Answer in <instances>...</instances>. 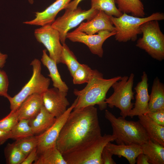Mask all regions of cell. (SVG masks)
Wrapping results in <instances>:
<instances>
[{
	"label": "cell",
	"instance_id": "1",
	"mask_svg": "<svg viewBox=\"0 0 164 164\" xmlns=\"http://www.w3.org/2000/svg\"><path fill=\"white\" fill-rule=\"evenodd\" d=\"M97 108L93 106L73 109L56 140L63 154L85 145L101 136Z\"/></svg>",
	"mask_w": 164,
	"mask_h": 164
},
{
	"label": "cell",
	"instance_id": "2",
	"mask_svg": "<svg viewBox=\"0 0 164 164\" xmlns=\"http://www.w3.org/2000/svg\"><path fill=\"white\" fill-rule=\"evenodd\" d=\"M121 77L118 76L109 79L103 78V74L98 70L92 79L82 90L74 89L73 93L77 96V101L73 109H78L95 105L102 110L106 108L107 93L115 82Z\"/></svg>",
	"mask_w": 164,
	"mask_h": 164
},
{
	"label": "cell",
	"instance_id": "3",
	"mask_svg": "<svg viewBox=\"0 0 164 164\" xmlns=\"http://www.w3.org/2000/svg\"><path fill=\"white\" fill-rule=\"evenodd\" d=\"M104 117L110 123L112 135L118 145H141L149 139L144 128L139 121H128L122 116L116 118L105 110Z\"/></svg>",
	"mask_w": 164,
	"mask_h": 164
},
{
	"label": "cell",
	"instance_id": "4",
	"mask_svg": "<svg viewBox=\"0 0 164 164\" xmlns=\"http://www.w3.org/2000/svg\"><path fill=\"white\" fill-rule=\"evenodd\" d=\"M112 135L105 134L79 148L63 155L67 164H102V152L109 142L114 141Z\"/></svg>",
	"mask_w": 164,
	"mask_h": 164
},
{
	"label": "cell",
	"instance_id": "5",
	"mask_svg": "<svg viewBox=\"0 0 164 164\" xmlns=\"http://www.w3.org/2000/svg\"><path fill=\"white\" fill-rule=\"evenodd\" d=\"M164 19L163 13H153L146 17H137L123 13L118 17L111 16V19L115 28V40L119 42H126L135 41L137 36L141 33V25L150 20H162Z\"/></svg>",
	"mask_w": 164,
	"mask_h": 164
},
{
	"label": "cell",
	"instance_id": "6",
	"mask_svg": "<svg viewBox=\"0 0 164 164\" xmlns=\"http://www.w3.org/2000/svg\"><path fill=\"white\" fill-rule=\"evenodd\" d=\"M158 21L150 20L141 25L142 36L138 40L136 46L144 50L152 58L162 61L164 59V35Z\"/></svg>",
	"mask_w": 164,
	"mask_h": 164
},
{
	"label": "cell",
	"instance_id": "7",
	"mask_svg": "<svg viewBox=\"0 0 164 164\" xmlns=\"http://www.w3.org/2000/svg\"><path fill=\"white\" fill-rule=\"evenodd\" d=\"M32 73L28 82L21 90L13 97L7 99L10 104L11 111H16L23 101L29 96L35 94H43L49 88L50 79L41 73V65L40 60L35 59L31 62Z\"/></svg>",
	"mask_w": 164,
	"mask_h": 164
},
{
	"label": "cell",
	"instance_id": "8",
	"mask_svg": "<svg viewBox=\"0 0 164 164\" xmlns=\"http://www.w3.org/2000/svg\"><path fill=\"white\" fill-rule=\"evenodd\" d=\"M135 75L131 73L129 77L124 76L115 82L111 87L114 92L109 97L105 99V103L111 108L114 107L120 110V115L126 118L133 108L134 93L132 91Z\"/></svg>",
	"mask_w": 164,
	"mask_h": 164
},
{
	"label": "cell",
	"instance_id": "9",
	"mask_svg": "<svg viewBox=\"0 0 164 164\" xmlns=\"http://www.w3.org/2000/svg\"><path fill=\"white\" fill-rule=\"evenodd\" d=\"M65 9L64 14L55 19L51 25L59 32L60 41L62 44L65 43L67 34L70 30L85 20L91 19L99 11L91 8L88 10H83L80 7L73 10Z\"/></svg>",
	"mask_w": 164,
	"mask_h": 164
},
{
	"label": "cell",
	"instance_id": "10",
	"mask_svg": "<svg viewBox=\"0 0 164 164\" xmlns=\"http://www.w3.org/2000/svg\"><path fill=\"white\" fill-rule=\"evenodd\" d=\"M51 24H47L35 29L34 36L37 40L43 44L48 51L49 56L56 63H61L62 45L59 32Z\"/></svg>",
	"mask_w": 164,
	"mask_h": 164
},
{
	"label": "cell",
	"instance_id": "11",
	"mask_svg": "<svg viewBox=\"0 0 164 164\" xmlns=\"http://www.w3.org/2000/svg\"><path fill=\"white\" fill-rule=\"evenodd\" d=\"M97 34L88 35L84 32L73 31L68 32L67 38L74 42H79L85 44L93 54L101 58L103 55L102 46L104 41L109 37L114 35L115 31L103 30Z\"/></svg>",
	"mask_w": 164,
	"mask_h": 164
},
{
	"label": "cell",
	"instance_id": "12",
	"mask_svg": "<svg viewBox=\"0 0 164 164\" xmlns=\"http://www.w3.org/2000/svg\"><path fill=\"white\" fill-rule=\"evenodd\" d=\"M77 101L76 98L65 112L56 118L55 122L51 127L43 133L38 135L37 155L47 149L56 146V140L61 130L70 114L74 108Z\"/></svg>",
	"mask_w": 164,
	"mask_h": 164
},
{
	"label": "cell",
	"instance_id": "13",
	"mask_svg": "<svg viewBox=\"0 0 164 164\" xmlns=\"http://www.w3.org/2000/svg\"><path fill=\"white\" fill-rule=\"evenodd\" d=\"M67 92L55 87L48 88L43 94V105L51 114L57 118L67 111L69 102L66 97Z\"/></svg>",
	"mask_w": 164,
	"mask_h": 164
},
{
	"label": "cell",
	"instance_id": "14",
	"mask_svg": "<svg viewBox=\"0 0 164 164\" xmlns=\"http://www.w3.org/2000/svg\"><path fill=\"white\" fill-rule=\"evenodd\" d=\"M148 78L145 71L143 72L141 80L134 88L135 101L134 107L131 110L128 116L132 118L135 116L144 114L148 111L149 95L148 93Z\"/></svg>",
	"mask_w": 164,
	"mask_h": 164
},
{
	"label": "cell",
	"instance_id": "15",
	"mask_svg": "<svg viewBox=\"0 0 164 164\" xmlns=\"http://www.w3.org/2000/svg\"><path fill=\"white\" fill-rule=\"evenodd\" d=\"M111 16L102 11H99L91 19L85 22H82L74 30L83 32L88 35L94 34L103 30L115 31Z\"/></svg>",
	"mask_w": 164,
	"mask_h": 164
},
{
	"label": "cell",
	"instance_id": "16",
	"mask_svg": "<svg viewBox=\"0 0 164 164\" xmlns=\"http://www.w3.org/2000/svg\"><path fill=\"white\" fill-rule=\"evenodd\" d=\"M71 0H56L43 11L36 12L35 17L32 20L24 22L23 23L41 26L51 24L59 12L65 9Z\"/></svg>",
	"mask_w": 164,
	"mask_h": 164
},
{
	"label": "cell",
	"instance_id": "17",
	"mask_svg": "<svg viewBox=\"0 0 164 164\" xmlns=\"http://www.w3.org/2000/svg\"><path fill=\"white\" fill-rule=\"evenodd\" d=\"M43 94H35L27 97L17 110L19 120L34 117L43 106Z\"/></svg>",
	"mask_w": 164,
	"mask_h": 164
},
{
	"label": "cell",
	"instance_id": "18",
	"mask_svg": "<svg viewBox=\"0 0 164 164\" xmlns=\"http://www.w3.org/2000/svg\"><path fill=\"white\" fill-rule=\"evenodd\" d=\"M105 148L113 155L125 158L130 164H135L138 155L142 153L140 145H115L109 142Z\"/></svg>",
	"mask_w": 164,
	"mask_h": 164
},
{
	"label": "cell",
	"instance_id": "19",
	"mask_svg": "<svg viewBox=\"0 0 164 164\" xmlns=\"http://www.w3.org/2000/svg\"><path fill=\"white\" fill-rule=\"evenodd\" d=\"M56 119V118L50 113L43 105L38 113L29 120V124L33 134L38 135L51 127Z\"/></svg>",
	"mask_w": 164,
	"mask_h": 164
},
{
	"label": "cell",
	"instance_id": "20",
	"mask_svg": "<svg viewBox=\"0 0 164 164\" xmlns=\"http://www.w3.org/2000/svg\"><path fill=\"white\" fill-rule=\"evenodd\" d=\"M138 117L149 139L164 146V126L155 122L145 114Z\"/></svg>",
	"mask_w": 164,
	"mask_h": 164
},
{
	"label": "cell",
	"instance_id": "21",
	"mask_svg": "<svg viewBox=\"0 0 164 164\" xmlns=\"http://www.w3.org/2000/svg\"><path fill=\"white\" fill-rule=\"evenodd\" d=\"M41 60L49 71L48 76L51 78L54 87L60 91L67 92L69 88L61 78L57 67V64L47 55V50L46 49L43 50Z\"/></svg>",
	"mask_w": 164,
	"mask_h": 164
},
{
	"label": "cell",
	"instance_id": "22",
	"mask_svg": "<svg viewBox=\"0 0 164 164\" xmlns=\"http://www.w3.org/2000/svg\"><path fill=\"white\" fill-rule=\"evenodd\" d=\"M164 109V85L158 77L154 79L149 95L148 111Z\"/></svg>",
	"mask_w": 164,
	"mask_h": 164
},
{
	"label": "cell",
	"instance_id": "23",
	"mask_svg": "<svg viewBox=\"0 0 164 164\" xmlns=\"http://www.w3.org/2000/svg\"><path fill=\"white\" fill-rule=\"evenodd\" d=\"M142 153L147 156L150 164H164V146L150 139L141 145Z\"/></svg>",
	"mask_w": 164,
	"mask_h": 164
},
{
	"label": "cell",
	"instance_id": "24",
	"mask_svg": "<svg viewBox=\"0 0 164 164\" xmlns=\"http://www.w3.org/2000/svg\"><path fill=\"white\" fill-rule=\"evenodd\" d=\"M34 164H67L56 146L47 149L38 155Z\"/></svg>",
	"mask_w": 164,
	"mask_h": 164
},
{
	"label": "cell",
	"instance_id": "25",
	"mask_svg": "<svg viewBox=\"0 0 164 164\" xmlns=\"http://www.w3.org/2000/svg\"><path fill=\"white\" fill-rule=\"evenodd\" d=\"M118 9L122 13H131L133 16L143 17L144 5L140 0H116Z\"/></svg>",
	"mask_w": 164,
	"mask_h": 164
},
{
	"label": "cell",
	"instance_id": "26",
	"mask_svg": "<svg viewBox=\"0 0 164 164\" xmlns=\"http://www.w3.org/2000/svg\"><path fill=\"white\" fill-rule=\"evenodd\" d=\"M91 0V8L102 11L109 16L118 17L123 13L116 7V0Z\"/></svg>",
	"mask_w": 164,
	"mask_h": 164
},
{
	"label": "cell",
	"instance_id": "27",
	"mask_svg": "<svg viewBox=\"0 0 164 164\" xmlns=\"http://www.w3.org/2000/svg\"><path fill=\"white\" fill-rule=\"evenodd\" d=\"M4 152L6 162L8 164H21L26 156L15 142L8 143Z\"/></svg>",
	"mask_w": 164,
	"mask_h": 164
},
{
	"label": "cell",
	"instance_id": "28",
	"mask_svg": "<svg viewBox=\"0 0 164 164\" xmlns=\"http://www.w3.org/2000/svg\"><path fill=\"white\" fill-rule=\"evenodd\" d=\"M92 70L87 65L80 64L72 76L75 84L88 83L93 78L97 71Z\"/></svg>",
	"mask_w": 164,
	"mask_h": 164
},
{
	"label": "cell",
	"instance_id": "29",
	"mask_svg": "<svg viewBox=\"0 0 164 164\" xmlns=\"http://www.w3.org/2000/svg\"><path fill=\"white\" fill-rule=\"evenodd\" d=\"M10 132V138L16 140L34 135L29 124V119L19 120Z\"/></svg>",
	"mask_w": 164,
	"mask_h": 164
},
{
	"label": "cell",
	"instance_id": "30",
	"mask_svg": "<svg viewBox=\"0 0 164 164\" xmlns=\"http://www.w3.org/2000/svg\"><path fill=\"white\" fill-rule=\"evenodd\" d=\"M62 44L61 63L66 65L72 76L80 63L67 44L65 43Z\"/></svg>",
	"mask_w": 164,
	"mask_h": 164
},
{
	"label": "cell",
	"instance_id": "31",
	"mask_svg": "<svg viewBox=\"0 0 164 164\" xmlns=\"http://www.w3.org/2000/svg\"><path fill=\"white\" fill-rule=\"evenodd\" d=\"M24 154L27 156L38 144V135H33L16 140L15 142Z\"/></svg>",
	"mask_w": 164,
	"mask_h": 164
},
{
	"label": "cell",
	"instance_id": "32",
	"mask_svg": "<svg viewBox=\"0 0 164 164\" xmlns=\"http://www.w3.org/2000/svg\"><path fill=\"white\" fill-rule=\"evenodd\" d=\"M19 121L17 110L10 112L6 116L0 120V130L10 132Z\"/></svg>",
	"mask_w": 164,
	"mask_h": 164
},
{
	"label": "cell",
	"instance_id": "33",
	"mask_svg": "<svg viewBox=\"0 0 164 164\" xmlns=\"http://www.w3.org/2000/svg\"><path fill=\"white\" fill-rule=\"evenodd\" d=\"M9 80L6 73L4 70H0V96L8 98L10 96L7 92Z\"/></svg>",
	"mask_w": 164,
	"mask_h": 164
},
{
	"label": "cell",
	"instance_id": "34",
	"mask_svg": "<svg viewBox=\"0 0 164 164\" xmlns=\"http://www.w3.org/2000/svg\"><path fill=\"white\" fill-rule=\"evenodd\" d=\"M156 123L164 126V109L153 112H148L145 114Z\"/></svg>",
	"mask_w": 164,
	"mask_h": 164
},
{
	"label": "cell",
	"instance_id": "35",
	"mask_svg": "<svg viewBox=\"0 0 164 164\" xmlns=\"http://www.w3.org/2000/svg\"><path fill=\"white\" fill-rule=\"evenodd\" d=\"M113 155L105 147L101 154V160L102 164H116V163L113 159Z\"/></svg>",
	"mask_w": 164,
	"mask_h": 164
},
{
	"label": "cell",
	"instance_id": "36",
	"mask_svg": "<svg viewBox=\"0 0 164 164\" xmlns=\"http://www.w3.org/2000/svg\"><path fill=\"white\" fill-rule=\"evenodd\" d=\"M37 156V148L34 149L26 157L21 164H31L36 160Z\"/></svg>",
	"mask_w": 164,
	"mask_h": 164
},
{
	"label": "cell",
	"instance_id": "37",
	"mask_svg": "<svg viewBox=\"0 0 164 164\" xmlns=\"http://www.w3.org/2000/svg\"><path fill=\"white\" fill-rule=\"evenodd\" d=\"M137 164H149V159L146 155L142 153L139 154L136 159Z\"/></svg>",
	"mask_w": 164,
	"mask_h": 164
},
{
	"label": "cell",
	"instance_id": "38",
	"mask_svg": "<svg viewBox=\"0 0 164 164\" xmlns=\"http://www.w3.org/2000/svg\"><path fill=\"white\" fill-rule=\"evenodd\" d=\"M10 138V132L0 130V145L3 144L9 139Z\"/></svg>",
	"mask_w": 164,
	"mask_h": 164
},
{
	"label": "cell",
	"instance_id": "39",
	"mask_svg": "<svg viewBox=\"0 0 164 164\" xmlns=\"http://www.w3.org/2000/svg\"><path fill=\"white\" fill-rule=\"evenodd\" d=\"M83 0H73L68 4L65 9L70 10L76 9L79 3Z\"/></svg>",
	"mask_w": 164,
	"mask_h": 164
},
{
	"label": "cell",
	"instance_id": "40",
	"mask_svg": "<svg viewBox=\"0 0 164 164\" xmlns=\"http://www.w3.org/2000/svg\"><path fill=\"white\" fill-rule=\"evenodd\" d=\"M7 57V54L2 53L0 51V70L4 67Z\"/></svg>",
	"mask_w": 164,
	"mask_h": 164
},
{
	"label": "cell",
	"instance_id": "41",
	"mask_svg": "<svg viewBox=\"0 0 164 164\" xmlns=\"http://www.w3.org/2000/svg\"><path fill=\"white\" fill-rule=\"evenodd\" d=\"M29 3L31 4H32L34 2V0H28Z\"/></svg>",
	"mask_w": 164,
	"mask_h": 164
},
{
	"label": "cell",
	"instance_id": "42",
	"mask_svg": "<svg viewBox=\"0 0 164 164\" xmlns=\"http://www.w3.org/2000/svg\"></svg>",
	"mask_w": 164,
	"mask_h": 164
}]
</instances>
